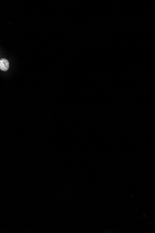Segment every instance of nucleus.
Returning <instances> with one entry per match:
<instances>
[{
	"label": "nucleus",
	"instance_id": "f257e3e1",
	"mask_svg": "<svg viewBox=\"0 0 155 233\" xmlns=\"http://www.w3.org/2000/svg\"><path fill=\"white\" fill-rule=\"evenodd\" d=\"M9 62L6 59H2L0 61V69L4 71L8 70L9 68Z\"/></svg>",
	"mask_w": 155,
	"mask_h": 233
}]
</instances>
